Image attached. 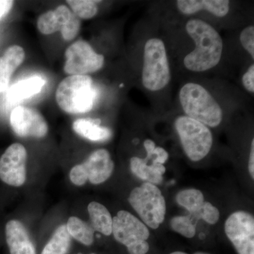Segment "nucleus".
<instances>
[{"instance_id": "obj_27", "label": "nucleus", "mask_w": 254, "mask_h": 254, "mask_svg": "<svg viewBox=\"0 0 254 254\" xmlns=\"http://www.w3.org/2000/svg\"><path fill=\"white\" fill-rule=\"evenodd\" d=\"M241 45L244 49L250 54L252 60H254V26H247L241 31L240 35Z\"/></svg>"}, {"instance_id": "obj_11", "label": "nucleus", "mask_w": 254, "mask_h": 254, "mask_svg": "<svg viewBox=\"0 0 254 254\" xmlns=\"http://www.w3.org/2000/svg\"><path fill=\"white\" fill-rule=\"evenodd\" d=\"M113 234L115 240L126 246L127 250L150 236L146 225L126 210H120L113 218Z\"/></svg>"}, {"instance_id": "obj_29", "label": "nucleus", "mask_w": 254, "mask_h": 254, "mask_svg": "<svg viewBox=\"0 0 254 254\" xmlns=\"http://www.w3.org/2000/svg\"><path fill=\"white\" fill-rule=\"evenodd\" d=\"M168 157L169 154L166 150L164 149L163 148H162V147L156 146L155 147L154 151H153L152 161L163 165V164L168 160Z\"/></svg>"}, {"instance_id": "obj_16", "label": "nucleus", "mask_w": 254, "mask_h": 254, "mask_svg": "<svg viewBox=\"0 0 254 254\" xmlns=\"http://www.w3.org/2000/svg\"><path fill=\"white\" fill-rule=\"evenodd\" d=\"M24 59V50L18 46L9 47L0 58V93L7 89L11 76Z\"/></svg>"}, {"instance_id": "obj_8", "label": "nucleus", "mask_w": 254, "mask_h": 254, "mask_svg": "<svg viewBox=\"0 0 254 254\" xmlns=\"http://www.w3.org/2000/svg\"><path fill=\"white\" fill-rule=\"evenodd\" d=\"M37 27L44 35L53 34L60 31L64 41H71L79 32L81 21L67 6L60 5L55 10H50L40 16Z\"/></svg>"}, {"instance_id": "obj_32", "label": "nucleus", "mask_w": 254, "mask_h": 254, "mask_svg": "<svg viewBox=\"0 0 254 254\" xmlns=\"http://www.w3.org/2000/svg\"><path fill=\"white\" fill-rule=\"evenodd\" d=\"M249 171L251 177L254 179V139L252 140L251 143V150L250 159H249Z\"/></svg>"}, {"instance_id": "obj_1", "label": "nucleus", "mask_w": 254, "mask_h": 254, "mask_svg": "<svg viewBox=\"0 0 254 254\" xmlns=\"http://www.w3.org/2000/svg\"><path fill=\"white\" fill-rule=\"evenodd\" d=\"M186 31L195 47L184 58L185 67L191 72L200 73L218 66L224 47L223 40L218 31L200 18L189 20Z\"/></svg>"}, {"instance_id": "obj_23", "label": "nucleus", "mask_w": 254, "mask_h": 254, "mask_svg": "<svg viewBox=\"0 0 254 254\" xmlns=\"http://www.w3.org/2000/svg\"><path fill=\"white\" fill-rule=\"evenodd\" d=\"M176 200L179 205L190 212V215L197 213L205 202L203 193L195 189H188L179 192Z\"/></svg>"}, {"instance_id": "obj_26", "label": "nucleus", "mask_w": 254, "mask_h": 254, "mask_svg": "<svg viewBox=\"0 0 254 254\" xmlns=\"http://www.w3.org/2000/svg\"><path fill=\"white\" fill-rule=\"evenodd\" d=\"M193 220L203 219L204 221L210 225H214L220 218V212L216 207L209 202H204L202 208L193 215H190Z\"/></svg>"}, {"instance_id": "obj_6", "label": "nucleus", "mask_w": 254, "mask_h": 254, "mask_svg": "<svg viewBox=\"0 0 254 254\" xmlns=\"http://www.w3.org/2000/svg\"><path fill=\"white\" fill-rule=\"evenodd\" d=\"M128 202L143 223L150 228H158L165 220L166 203L158 187L149 182L131 190Z\"/></svg>"}, {"instance_id": "obj_24", "label": "nucleus", "mask_w": 254, "mask_h": 254, "mask_svg": "<svg viewBox=\"0 0 254 254\" xmlns=\"http://www.w3.org/2000/svg\"><path fill=\"white\" fill-rule=\"evenodd\" d=\"M66 2L71 6L76 16L83 19L94 17L98 11V1L92 0H68Z\"/></svg>"}, {"instance_id": "obj_33", "label": "nucleus", "mask_w": 254, "mask_h": 254, "mask_svg": "<svg viewBox=\"0 0 254 254\" xmlns=\"http://www.w3.org/2000/svg\"><path fill=\"white\" fill-rule=\"evenodd\" d=\"M170 254H187L185 253V252H173V253H171ZM194 254H210L205 253V252H196V253H195Z\"/></svg>"}, {"instance_id": "obj_19", "label": "nucleus", "mask_w": 254, "mask_h": 254, "mask_svg": "<svg viewBox=\"0 0 254 254\" xmlns=\"http://www.w3.org/2000/svg\"><path fill=\"white\" fill-rule=\"evenodd\" d=\"M45 84L46 81L38 76H33L18 81L13 85L8 91V100L12 103H16L27 99L30 97L40 93Z\"/></svg>"}, {"instance_id": "obj_4", "label": "nucleus", "mask_w": 254, "mask_h": 254, "mask_svg": "<svg viewBox=\"0 0 254 254\" xmlns=\"http://www.w3.org/2000/svg\"><path fill=\"white\" fill-rule=\"evenodd\" d=\"M63 111L69 114L86 113L93 109L97 91L93 80L86 76H69L60 83L55 94Z\"/></svg>"}, {"instance_id": "obj_7", "label": "nucleus", "mask_w": 254, "mask_h": 254, "mask_svg": "<svg viewBox=\"0 0 254 254\" xmlns=\"http://www.w3.org/2000/svg\"><path fill=\"white\" fill-rule=\"evenodd\" d=\"M65 73L70 76H86L96 72L104 66L105 58L98 54L86 41H78L65 52Z\"/></svg>"}, {"instance_id": "obj_3", "label": "nucleus", "mask_w": 254, "mask_h": 254, "mask_svg": "<svg viewBox=\"0 0 254 254\" xmlns=\"http://www.w3.org/2000/svg\"><path fill=\"white\" fill-rule=\"evenodd\" d=\"M141 78L145 89L153 93L163 91L171 81L166 46L160 38H151L145 42Z\"/></svg>"}, {"instance_id": "obj_28", "label": "nucleus", "mask_w": 254, "mask_h": 254, "mask_svg": "<svg viewBox=\"0 0 254 254\" xmlns=\"http://www.w3.org/2000/svg\"><path fill=\"white\" fill-rule=\"evenodd\" d=\"M242 84L247 91L250 93H254V64L252 63L248 69L244 73L242 78Z\"/></svg>"}, {"instance_id": "obj_17", "label": "nucleus", "mask_w": 254, "mask_h": 254, "mask_svg": "<svg viewBox=\"0 0 254 254\" xmlns=\"http://www.w3.org/2000/svg\"><path fill=\"white\" fill-rule=\"evenodd\" d=\"M149 160L146 158L133 157L130 161V167L133 175L142 180H145L153 185H159L163 182V175L166 171L163 165L152 161L148 165Z\"/></svg>"}, {"instance_id": "obj_30", "label": "nucleus", "mask_w": 254, "mask_h": 254, "mask_svg": "<svg viewBox=\"0 0 254 254\" xmlns=\"http://www.w3.org/2000/svg\"><path fill=\"white\" fill-rule=\"evenodd\" d=\"M14 4V1L0 0V19L8 14Z\"/></svg>"}, {"instance_id": "obj_21", "label": "nucleus", "mask_w": 254, "mask_h": 254, "mask_svg": "<svg viewBox=\"0 0 254 254\" xmlns=\"http://www.w3.org/2000/svg\"><path fill=\"white\" fill-rule=\"evenodd\" d=\"M65 225H60L43 249L41 254H67L71 238Z\"/></svg>"}, {"instance_id": "obj_34", "label": "nucleus", "mask_w": 254, "mask_h": 254, "mask_svg": "<svg viewBox=\"0 0 254 254\" xmlns=\"http://www.w3.org/2000/svg\"><path fill=\"white\" fill-rule=\"evenodd\" d=\"M78 254H82L81 253H78Z\"/></svg>"}, {"instance_id": "obj_10", "label": "nucleus", "mask_w": 254, "mask_h": 254, "mask_svg": "<svg viewBox=\"0 0 254 254\" xmlns=\"http://www.w3.org/2000/svg\"><path fill=\"white\" fill-rule=\"evenodd\" d=\"M27 151L21 143L9 145L0 157V180L9 186H22L26 182Z\"/></svg>"}, {"instance_id": "obj_18", "label": "nucleus", "mask_w": 254, "mask_h": 254, "mask_svg": "<svg viewBox=\"0 0 254 254\" xmlns=\"http://www.w3.org/2000/svg\"><path fill=\"white\" fill-rule=\"evenodd\" d=\"M73 129L78 135L90 141H105L112 136L111 130L100 126V120L78 119L73 122Z\"/></svg>"}, {"instance_id": "obj_20", "label": "nucleus", "mask_w": 254, "mask_h": 254, "mask_svg": "<svg viewBox=\"0 0 254 254\" xmlns=\"http://www.w3.org/2000/svg\"><path fill=\"white\" fill-rule=\"evenodd\" d=\"M88 211L93 230L110 236L113 233V218L106 207L92 201L88 205Z\"/></svg>"}, {"instance_id": "obj_5", "label": "nucleus", "mask_w": 254, "mask_h": 254, "mask_svg": "<svg viewBox=\"0 0 254 254\" xmlns=\"http://www.w3.org/2000/svg\"><path fill=\"white\" fill-rule=\"evenodd\" d=\"M175 127L184 151L190 160L200 161L208 155L213 146V137L208 127L181 115L175 120Z\"/></svg>"}, {"instance_id": "obj_12", "label": "nucleus", "mask_w": 254, "mask_h": 254, "mask_svg": "<svg viewBox=\"0 0 254 254\" xmlns=\"http://www.w3.org/2000/svg\"><path fill=\"white\" fill-rule=\"evenodd\" d=\"M10 123L20 137L43 138L48 131V124L43 115L33 108L18 106L12 110Z\"/></svg>"}, {"instance_id": "obj_22", "label": "nucleus", "mask_w": 254, "mask_h": 254, "mask_svg": "<svg viewBox=\"0 0 254 254\" xmlns=\"http://www.w3.org/2000/svg\"><path fill=\"white\" fill-rule=\"evenodd\" d=\"M66 227L70 236L78 242L86 246H91L93 243L94 230L81 219L71 217L68 218Z\"/></svg>"}, {"instance_id": "obj_9", "label": "nucleus", "mask_w": 254, "mask_h": 254, "mask_svg": "<svg viewBox=\"0 0 254 254\" xmlns=\"http://www.w3.org/2000/svg\"><path fill=\"white\" fill-rule=\"evenodd\" d=\"M227 237L239 254H254V218L245 211L230 215L225 224Z\"/></svg>"}, {"instance_id": "obj_31", "label": "nucleus", "mask_w": 254, "mask_h": 254, "mask_svg": "<svg viewBox=\"0 0 254 254\" xmlns=\"http://www.w3.org/2000/svg\"><path fill=\"white\" fill-rule=\"evenodd\" d=\"M143 147H144L147 153V156L145 158L150 161V160H152V158H153V151H154L155 147H156L155 142L151 139L145 140L143 142Z\"/></svg>"}, {"instance_id": "obj_25", "label": "nucleus", "mask_w": 254, "mask_h": 254, "mask_svg": "<svg viewBox=\"0 0 254 254\" xmlns=\"http://www.w3.org/2000/svg\"><path fill=\"white\" fill-rule=\"evenodd\" d=\"M174 231L178 232L187 238H192L195 235V223L190 215L176 216L172 218L170 221Z\"/></svg>"}, {"instance_id": "obj_13", "label": "nucleus", "mask_w": 254, "mask_h": 254, "mask_svg": "<svg viewBox=\"0 0 254 254\" xmlns=\"http://www.w3.org/2000/svg\"><path fill=\"white\" fill-rule=\"evenodd\" d=\"M78 165L87 181L89 180L93 185H100L108 180L115 168L109 152L105 149L95 150L84 163Z\"/></svg>"}, {"instance_id": "obj_14", "label": "nucleus", "mask_w": 254, "mask_h": 254, "mask_svg": "<svg viewBox=\"0 0 254 254\" xmlns=\"http://www.w3.org/2000/svg\"><path fill=\"white\" fill-rule=\"evenodd\" d=\"M5 236L10 254H36L26 227L18 220H9L6 224Z\"/></svg>"}, {"instance_id": "obj_2", "label": "nucleus", "mask_w": 254, "mask_h": 254, "mask_svg": "<svg viewBox=\"0 0 254 254\" xmlns=\"http://www.w3.org/2000/svg\"><path fill=\"white\" fill-rule=\"evenodd\" d=\"M179 101L186 116L208 127H217L223 120V111L211 93L199 83L188 82L179 92Z\"/></svg>"}, {"instance_id": "obj_15", "label": "nucleus", "mask_w": 254, "mask_h": 254, "mask_svg": "<svg viewBox=\"0 0 254 254\" xmlns=\"http://www.w3.org/2000/svg\"><path fill=\"white\" fill-rule=\"evenodd\" d=\"M176 5L177 9L184 15L205 11L219 18L225 17L230 9L228 0H178Z\"/></svg>"}]
</instances>
